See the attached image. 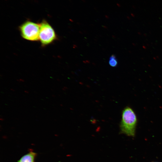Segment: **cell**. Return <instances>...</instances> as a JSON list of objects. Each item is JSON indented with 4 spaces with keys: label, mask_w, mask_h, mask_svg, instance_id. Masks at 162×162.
Segmentation results:
<instances>
[{
    "label": "cell",
    "mask_w": 162,
    "mask_h": 162,
    "mask_svg": "<svg viewBox=\"0 0 162 162\" xmlns=\"http://www.w3.org/2000/svg\"><path fill=\"white\" fill-rule=\"evenodd\" d=\"M40 24L39 40L43 46L49 44L57 39L54 30L46 20H43Z\"/></svg>",
    "instance_id": "3"
},
{
    "label": "cell",
    "mask_w": 162,
    "mask_h": 162,
    "mask_svg": "<svg viewBox=\"0 0 162 162\" xmlns=\"http://www.w3.org/2000/svg\"><path fill=\"white\" fill-rule=\"evenodd\" d=\"M109 63L111 67H115L118 65V61L114 55H112L110 57Z\"/></svg>",
    "instance_id": "5"
},
{
    "label": "cell",
    "mask_w": 162,
    "mask_h": 162,
    "mask_svg": "<svg viewBox=\"0 0 162 162\" xmlns=\"http://www.w3.org/2000/svg\"><path fill=\"white\" fill-rule=\"evenodd\" d=\"M36 153L31 152L22 156L17 162H34Z\"/></svg>",
    "instance_id": "4"
},
{
    "label": "cell",
    "mask_w": 162,
    "mask_h": 162,
    "mask_svg": "<svg viewBox=\"0 0 162 162\" xmlns=\"http://www.w3.org/2000/svg\"><path fill=\"white\" fill-rule=\"evenodd\" d=\"M40 24L27 21L19 26L22 37L24 39L32 41L39 40Z\"/></svg>",
    "instance_id": "2"
},
{
    "label": "cell",
    "mask_w": 162,
    "mask_h": 162,
    "mask_svg": "<svg viewBox=\"0 0 162 162\" xmlns=\"http://www.w3.org/2000/svg\"><path fill=\"white\" fill-rule=\"evenodd\" d=\"M137 118L133 110L127 106L123 110L120 124L122 133L128 136H134L137 124Z\"/></svg>",
    "instance_id": "1"
}]
</instances>
